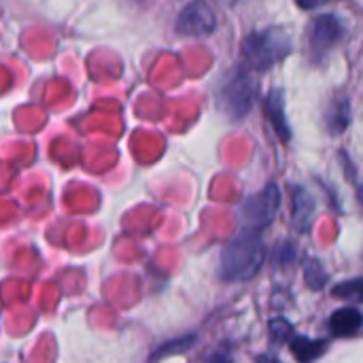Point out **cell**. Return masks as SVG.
Listing matches in <instances>:
<instances>
[{"label":"cell","instance_id":"6da1fadb","mask_svg":"<svg viewBox=\"0 0 363 363\" xmlns=\"http://www.w3.org/2000/svg\"><path fill=\"white\" fill-rule=\"evenodd\" d=\"M266 262V245L262 232L238 230V234L223 247L219 259V279L225 283L251 281Z\"/></svg>","mask_w":363,"mask_h":363},{"label":"cell","instance_id":"7a4b0ae2","mask_svg":"<svg viewBox=\"0 0 363 363\" xmlns=\"http://www.w3.org/2000/svg\"><path fill=\"white\" fill-rule=\"evenodd\" d=\"M291 51V38L283 28L251 32L242 40V57L251 70H268Z\"/></svg>","mask_w":363,"mask_h":363},{"label":"cell","instance_id":"3957f363","mask_svg":"<svg viewBox=\"0 0 363 363\" xmlns=\"http://www.w3.org/2000/svg\"><path fill=\"white\" fill-rule=\"evenodd\" d=\"M257 94L255 77L251 74V68L238 66L234 68L219 87V104L221 111L232 119H242L249 115Z\"/></svg>","mask_w":363,"mask_h":363},{"label":"cell","instance_id":"277c9868","mask_svg":"<svg viewBox=\"0 0 363 363\" xmlns=\"http://www.w3.org/2000/svg\"><path fill=\"white\" fill-rule=\"evenodd\" d=\"M279 208H281V189L274 183H270L259 194L242 202V206L238 208V225L240 230H253L264 234V230L274 221Z\"/></svg>","mask_w":363,"mask_h":363},{"label":"cell","instance_id":"5b68a950","mask_svg":"<svg viewBox=\"0 0 363 363\" xmlns=\"http://www.w3.org/2000/svg\"><path fill=\"white\" fill-rule=\"evenodd\" d=\"M342 38V21L336 15H319L308 26V51L315 62H321Z\"/></svg>","mask_w":363,"mask_h":363},{"label":"cell","instance_id":"8992f818","mask_svg":"<svg viewBox=\"0 0 363 363\" xmlns=\"http://www.w3.org/2000/svg\"><path fill=\"white\" fill-rule=\"evenodd\" d=\"M215 28H217V17L208 6V2L204 0H194L187 6H183V11L174 21V30L181 36H191V38L208 36L215 32Z\"/></svg>","mask_w":363,"mask_h":363},{"label":"cell","instance_id":"52a82bcc","mask_svg":"<svg viewBox=\"0 0 363 363\" xmlns=\"http://www.w3.org/2000/svg\"><path fill=\"white\" fill-rule=\"evenodd\" d=\"M315 200L313 196L300 187V185H294L291 187V223L298 232H308L311 230V223L315 219Z\"/></svg>","mask_w":363,"mask_h":363},{"label":"cell","instance_id":"ba28073f","mask_svg":"<svg viewBox=\"0 0 363 363\" xmlns=\"http://www.w3.org/2000/svg\"><path fill=\"white\" fill-rule=\"evenodd\" d=\"M363 328V313L357 311L355 306H345L332 313L330 317V330L334 336L340 338H349L353 334H357Z\"/></svg>","mask_w":363,"mask_h":363},{"label":"cell","instance_id":"9c48e42d","mask_svg":"<svg viewBox=\"0 0 363 363\" xmlns=\"http://www.w3.org/2000/svg\"><path fill=\"white\" fill-rule=\"evenodd\" d=\"M266 111H268L270 123L277 130V134L281 136V140H285V143L291 140V125H289L287 115H285V94H283V89H272L268 94Z\"/></svg>","mask_w":363,"mask_h":363},{"label":"cell","instance_id":"30bf717a","mask_svg":"<svg viewBox=\"0 0 363 363\" xmlns=\"http://www.w3.org/2000/svg\"><path fill=\"white\" fill-rule=\"evenodd\" d=\"M328 345L330 342L323 340V338L294 336V340L289 342V349H291V355L300 363H313L328 351Z\"/></svg>","mask_w":363,"mask_h":363},{"label":"cell","instance_id":"8fae6325","mask_svg":"<svg viewBox=\"0 0 363 363\" xmlns=\"http://www.w3.org/2000/svg\"><path fill=\"white\" fill-rule=\"evenodd\" d=\"M351 123V106L347 98H336L325 111V128L330 134H342Z\"/></svg>","mask_w":363,"mask_h":363},{"label":"cell","instance_id":"7c38bea8","mask_svg":"<svg viewBox=\"0 0 363 363\" xmlns=\"http://www.w3.org/2000/svg\"><path fill=\"white\" fill-rule=\"evenodd\" d=\"M304 279H306L308 289L321 291V289L328 285V279H330V277H328L323 264H321L317 257H311V259H306V264H304Z\"/></svg>","mask_w":363,"mask_h":363},{"label":"cell","instance_id":"4fadbf2b","mask_svg":"<svg viewBox=\"0 0 363 363\" xmlns=\"http://www.w3.org/2000/svg\"><path fill=\"white\" fill-rule=\"evenodd\" d=\"M196 345V336H183V338H177V340H170L166 345H162L153 355H151V363L162 362L170 355H179V353H185L189 351L191 347Z\"/></svg>","mask_w":363,"mask_h":363},{"label":"cell","instance_id":"5bb4252c","mask_svg":"<svg viewBox=\"0 0 363 363\" xmlns=\"http://www.w3.org/2000/svg\"><path fill=\"white\" fill-rule=\"evenodd\" d=\"M268 332H270V340L274 345H289L296 336V328L294 323H289L285 317H274L268 323Z\"/></svg>","mask_w":363,"mask_h":363},{"label":"cell","instance_id":"9a60e30c","mask_svg":"<svg viewBox=\"0 0 363 363\" xmlns=\"http://www.w3.org/2000/svg\"><path fill=\"white\" fill-rule=\"evenodd\" d=\"M332 296L338 300H345V302H363V277L362 279H349V281L336 285Z\"/></svg>","mask_w":363,"mask_h":363},{"label":"cell","instance_id":"2e32d148","mask_svg":"<svg viewBox=\"0 0 363 363\" xmlns=\"http://www.w3.org/2000/svg\"><path fill=\"white\" fill-rule=\"evenodd\" d=\"M294 255H296V249H294V245L281 242V245L277 247V255H274V259H277V264H279V266H291V262H294Z\"/></svg>","mask_w":363,"mask_h":363},{"label":"cell","instance_id":"e0dca14e","mask_svg":"<svg viewBox=\"0 0 363 363\" xmlns=\"http://www.w3.org/2000/svg\"><path fill=\"white\" fill-rule=\"evenodd\" d=\"M330 0H296V4L300 6V9H304V11H315V9H319V6H323V4H328Z\"/></svg>","mask_w":363,"mask_h":363},{"label":"cell","instance_id":"ac0fdd59","mask_svg":"<svg viewBox=\"0 0 363 363\" xmlns=\"http://www.w3.org/2000/svg\"><path fill=\"white\" fill-rule=\"evenodd\" d=\"M204 363H232V359H230V355L225 351H217V353L208 355Z\"/></svg>","mask_w":363,"mask_h":363},{"label":"cell","instance_id":"d6986e66","mask_svg":"<svg viewBox=\"0 0 363 363\" xmlns=\"http://www.w3.org/2000/svg\"><path fill=\"white\" fill-rule=\"evenodd\" d=\"M255 363H281V359L274 357V355H257Z\"/></svg>","mask_w":363,"mask_h":363},{"label":"cell","instance_id":"ffe728a7","mask_svg":"<svg viewBox=\"0 0 363 363\" xmlns=\"http://www.w3.org/2000/svg\"><path fill=\"white\" fill-rule=\"evenodd\" d=\"M223 2H228V4H232V2H236V0H223Z\"/></svg>","mask_w":363,"mask_h":363}]
</instances>
